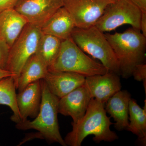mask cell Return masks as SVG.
<instances>
[{"label": "cell", "instance_id": "1", "mask_svg": "<svg viewBox=\"0 0 146 146\" xmlns=\"http://www.w3.org/2000/svg\"><path fill=\"white\" fill-rule=\"evenodd\" d=\"M108 117L105 104L92 98L85 115L76 123H72V129L65 136L67 146H80L85 138L93 135L96 143L111 142L118 139L117 134L110 129L113 124Z\"/></svg>", "mask_w": 146, "mask_h": 146}, {"label": "cell", "instance_id": "2", "mask_svg": "<svg viewBox=\"0 0 146 146\" xmlns=\"http://www.w3.org/2000/svg\"><path fill=\"white\" fill-rule=\"evenodd\" d=\"M119 63L120 76H132L136 65L145 63L146 37L140 29L131 27L123 33L105 34Z\"/></svg>", "mask_w": 146, "mask_h": 146}, {"label": "cell", "instance_id": "3", "mask_svg": "<svg viewBox=\"0 0 146 146\" xmlns=\"http://www.w3.org/2000/svg\"><path fill=\"white\" fill-rule=\"evenodd\" d=\"M42 89L41 106L38 115L33 121L28 119L17 123L16 128L21 130L35 129L38 138L50 143H58L67 146L60 134L58 121L59 98L51 93L44 79L40 80Z\"/></svg>", "mask_w": 146, "mask_h": 146}, {"label": "cell", "instance_id": "4", "mask_svg": "<svg viewBox=\"0 0 146 146\" xmlns=\"http://www.w3.org/2000/svg\"><path fill=\"white\" fill-rule=\"evenodd\" d=\"M48 70L77 73L85 77L104 74L109 71L87 56L71 37L62 40L57 57Z\"/></svg>", "mask_w": 146, "mask_h": 146}, {"label": "cell", "instance_id": "5", "mask_svg": "<svg viewBox=\"0 0 146 146\" xmlns=\"http://www.w3.org/2000/svg\"><path fill=\"white\" fill-rule=\"evenodd\" d=\"M71 37L84 52L100 60L110 72L120 76L117 59L103 32L95 26L86 29L75 27Z\"/></svg>", "mask_w": 146, "mask_h": 146}, {"label": "cell", "instance_id": "6", "mask_svg": "<svg viewBox=\"0 0 146 146\" xmlns=\"http://www.w3.org/2000/svg\"><path fill=\"white\" fill-rule=\"evenodd\" d=\"M42 34L40 28L28 23L10 47L7 70L14 75L16 87L21 70L36 52Z\"/></svg>", "mask_w": 146, "mask_h": 146}, {"label": "cell", "instance_id": "7", "mask_svg": "<svg viewBox=\"0 0 146 146\" xmlns=\"http://www.w3.org/2000/svg\"><path fill=\"white\" fill-rule=\"evenodd\" d=\"M142 12L130 0H115L107 6L95 26L103 33L124 25L140 29Z\"/></svg>", "mask_w": 146, "mask_h": 146}, {"label": "cell", "instance_id": "8", "mask_svg": "<svg viewBox=\"0 0 146 146\" xmlns=\"http://www.w3.org/2000/svg\"><path fill=\"white\" fill-rule=\"evenodd\" d=\"M115 0H63L76 27L86 29L95 26L108 5Z\"/></svg>", "mask_w": 146, "mask_h": 146}, {"label": "cell", "instance_id": "9", "mask_svg": "<svg viewBox=\"0 0 146 146\" xmlns=\"http://www.w3.org/2000/svg\"><path fill=\"white\" fill-rule=\"evenodd\" d=\"M63 6V0H20L14 8L29 24L41 28Z\"/></svg>", "mask_w": 146, "mask_h": 146}, {"label": "cell", "instance_id": "10", "mask_svg": "<svg viewBox=\"0 0 146 146\" xmlns=\"http://www.w3.org/2000/svg\"><path fill=\"white\" fill-rule=\"evenodd\" d=\"M84 84L91 98L105 105L121 89L119 76L110 71L104 74L86 77Z\"/></svg>", "mask_w": 146, "mask_h": 146}, {"label": "cell", "instance_id": "11", "mask_svg": "<svg viewBox=\"0 0 146 146\" xmlns=\"http://www.w3.org/2000/svg\"><path fill=\"white\" fill-rule=\"evenodd\" d=\"M91 98L84 84L59 99L58 113L70 116L73 123H77L85 115Z\"/></svg>", "mask_w": 146, "mask_h": 146}, {"label": "cell", "instance_id": "12", "mask_svg": "<svg viewBox=\"0 0 146 146\" xmlns=\"http://www.w3.org/2000/svg\"><path fill=\"white\" fill-rule=\"evenodd\" d=\"M85 78L77 73L48 70L43 79L51 93L60 99L83 85Z\"/></svg>", "mask_w": 146, "mask_h": 146}, {"label": "cell", "instance_id": "13", "mask_svg": "<svg viewBox=\"0 0 146 146\" xmlns=\"http://www.w3.org/2000/svg\"><path fill=\"white\" fill-rule=\"evenodd\" d=\"M42 98L40 80L29 84L16 95V101L21 121L28 117L35 119L39 113Z\"/></svg>", "mask_w": 146, "mask_h": 146}, {"label": "cell", "instance_id": "14", "mask_svg": "<svg viewBox=\"0 0 146 146\" xmlns=\"http://www.w3.org/2000/svg\"><path fill=\"white\" fill-rule=\"evenodd\" d=\"M28 23L14 8L3 11L0 12V39L10 48Z\"/></svg>", "mask_w": 146, "mask_h": 146}, {"label": "cell", "instance_id": "15", "mask_svg": "<svg viewBox=\"0 0 146 146\" xmlns=\"http://www.w3.org/2000/svg\"><path fill=\"white\" fill-rule=\"evenodd\" d=\"M131 96L126 90H120L105 104L106 111L114 119L115 127L118 131L127 129L129 123V107Z\"/></svg>", "mask_w": 146, "mask_h": 146}, {"label": "cell", "instance_id": "16", "mask_svg": "<svg viewBox=\"0 0 146 146\" xmlns=\"http://www.w3.org/2000/svg\"><path fill=\"white\" fill-rule=\"evenodd\" d=\"M75 27L70 13L63 6L54 13L41 29L44 34L52 35L63 40L70 38Z\"/></svg>", "mask_w": 146, "mask_h": 146}, {"label": "cell", "instance_id": "17", "mask_svg": "<svg viewBox=\"0 0 146 146\" xmlns=\"http://www.w3.org/2000/svg\"><path fill=\"white\" fill-rule=\"evenodd\" d=\"M48 71V66L44 62L34 54L27 61L18 76L16 87L18 92L32 82L43 79Z\"/></svg>", "mask_w": 146, "mask_h": 146}, {"label": "cell", "instance_id": "18", "mask_svg": "<svg viewBox=\"0 0 146 146\" xmlns=\"http://www.w3.org/2000/svg\"><path fill=\"white\" fill-rule=\"evenodd\" d=\"M145 106L141 108L136 101L131 99L129 107V119L130 122L127 129L138 137V143L141 145L146 144V101Z\"/></svg>", "mask_w": 146, "mask_h": 146}, {"label": "cell", "instance_id": "19", "mask_svg": "<svg viewBox=\"0 0 146 146\" xmlns=\"http://www.w3.org/2000/svg\"><path fill=\"white\" fill-rule=\"evenodd\" d=\"M16 86L13 76L0 80V105L8 106L13 112L11 119L16 123L21 121L16 101Z\"/></svg>", "mask_w": 146, "mask_h": 146}, {"label": "cell", "instance_id": "20", "mask_svg": "<svg viewBox=\"0 0 146 146\" xmlns=\"http://www.w3.org/2000/svg\"><path fill=\"white\" fill-rule=\"evenodd\" d=\"M62 41L56 36L42 33L35 54L44 62L48 69L57 57Z\"/></svg>", "mask_w": 146, "mask_h": 146}, {"label": "cell", "instance_id": "21", "mask_svg": "<svg viewBox=\"0 0 146 146\" xmlns=\"http://www.w3.org/2000/svg\"><path fill=\"white\" fill-rule=\"evenodd\" d=\"M10 47L0 39V68L7 70Z\"/></svg>", "mask_w": 146, "mask_h": 146}, {"label": "cell", "instance_id": "22", "mask_svg": "<svg viewBox=\"0 0 146 146\" xmlns=\"http://www.w3.org/2000/svg\"><path fill=\"white\" fill-rule=\"evenodd\" d=\"M134 79L138 81H143L146 93V65L145 63L136 65L132 73Z\"/></svg>", "mask_w": 146, "mask_h": 146}, {"label": "cell", "instance_id": "23", "mask_svg": "<svg viewBox=\"0 0 146 146\" xmlns=\"http://www.w3.org/2000/svg\"><path fill=\"white\" fill-rule=\"evenodd\" d=\"M20 0H0V12L15 7Z\"/></svg>", "mask_w": 146, "mask_h": 146}, {"label": "cell", "instance_id": "24", "mask_svg": "<svg viewBox=\"0 0 146 146\" xmlns=\"http://www.w3.org/2000/svg\"><path fill=\"white\" fill-rule=\"evenodd\" d=\"M140 31L142 34L146 37V13L142 12L140 21Z\"/></svg>", "mask_w": 146, "mask_h": 146}, {"label": "cell", "instance_id": "25", "mask_svg": "<svg viewBox=\"0 0 146 146\" xmlns=\"http://www.w3.org/2000/svg\"><path fill=\"white\" fill-rule=\"evenodd\" d=\"M141 9L142 12L146 13V0H130Z\"/></svg>", "mask_w": 146, "mask_h": 146}, {"label": "cell", "instance_id": "26", "mask_svg": "<svg viewBox=\"0 0 146 146\" xmlns=\"http://www.w3.org/2000/svg\"><path fill=\"white\" fill-rule=\"evenodd\" d=\"M10 76H13V77L14 76V75L9 71L0 68V80L2 79Z\"/></svg>", "mask_w": 146, "mask_h": 146}]
</instances>
